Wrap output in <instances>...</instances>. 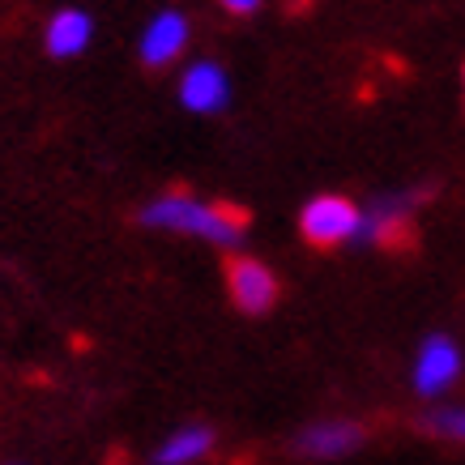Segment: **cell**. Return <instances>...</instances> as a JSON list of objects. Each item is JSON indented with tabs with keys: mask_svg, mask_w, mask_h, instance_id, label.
Segmentation results:
<instances>
[{
	"mask_svg": "<svg viewBox=\"0 0 465 465\" xmlns=\"http://www.w3.org/2000/svg\"><path fill=\"white\" fill-rule=\"evenodd\" d=\"M457 371H461L457 341L444 338V333H431V338L423 341V351H419V363H414V389L423 397H436L457 381Z\"/></svg>",
	"mask_w": 465,
	"mask_h": 465,
	"instance_id": "5b68a950",
	"label": "cell"
},
{
	"mask_svg": "<svg viewBox=\"0 0 465 465\" xmlns=\"http://www.w3.org/2000/svg\"><path fill=\"white\" fill-rule=\"evenodd\" d=\"M363 444V427L359 423H312L295 436V452L299 457H312V461H333V457H346Z\"/></svg>",
	"mask_w": 465,
	"mask_h": 465,
	"instance_id": "8992f818",
	"label": "cell"
},
{
	"mask_svg": "<svg viewBox=\"0 0 465 465\" xmlns=\"http://www.w3.org/2000/svg\"><path fill=\"white\" fill-rule=\"evenodd\" d=\"M180 99L188 112H223L226 99H231V85H226V73L218 64H193L180 82Z\"/></svg>",
	"mask_w": 465,
	"mask_h": 465,
	"instance_id": "52a82bcc",
	"label": "cell"
},
{
	"mask_svg": "<svg viewBox=\"0 0 465 465\" xmlns=\"http://www.w3.org/2000/svg\"><path fill=\"white\" fill-rule=\"evenodd\" d=\"M85 43H90V17L85 14L64 9V14L52 17V26H47V52L52 56H77Z\"/></svg>",
	"mask_w": 465,
	"mask_h": 465,
	"instance_id": "9c48e42d",
	"label": "cell"
},
{
	"mask_svg": "<svg viewBox=\"0 0 465 465\" xmlns=\"http://www.w3.org/2000/svg\"><path fill=\"white\" fill-rule=\"evenodd\" d=\"M226 286H231V299H235V308L243 316H265L278 303V278L252 256H231L226 261Z\"/></svg>",
	"mask_w": 465,
	"mask_h": 465,
	"instance_id": "277c9868",
	"label": "cell"
},
{
	"mask_svg": "<svg viewBox=\"0 0 465 465\" xmlns=\"http://www.w3.org/2000/svg\"><path fill=\"white\" fill-rule=\"evenodd\" d=\"M142 223L163 226V231H183V235H201V240L231 248V243H240L243 231H248V210L231 205V201L205 205V201H193V197H183V193H167V197H158L145 205Z\"/></svg>",
	"mask_w": 465,
	"mask_h": 465,
	"instance_id": "6da1fadb",
	"label": "cell"
},
{
	"mask_svg": "<svg viewBox=\"0 0 465 465\" xmlns=\"http://www.w3.org/2000/svg\"><path fill=\"white\" fill-rule=\"evenodd\" d=\"M223 9H231V14H256L261 0H223Z\"/></svg>",
	"mask_w": 465,
	"mask_h": 465,
	"instance_id": "7c38bea8",
	"label": "cell"
},
{
	"mask_svg": "<svg viewBox=\"0 0 465 465\" xmlns=\"http://www.w3.org/2000/svg\"><path fill=\"white\" fill-rule=\"evenodd\" d=\"M210 449H213L210 427H183V431H175V436L154 452V465H188V461H197L201 452H210Z\"/></svg>",
	"mask_w": 465,
	"mask_h": 465,
	"instance_id": "30bf717a",
	"label": "cell"
},
{
	"mask_svg": "<svg viewBox=\"0 0 465 465\" xmlns=\"http://www.w3.org/2000/svg\"><path fill=\"white\" fill-rule=\"evenodd\" d=\"M431 197V188H419V193H393V197H376L359 213V231L354 240L376 243L384 252H410L414 248V226H410V213L419 201Z\"/></svg>",
	"mask_w": 465,
	"mask_h": 465,
	"instance_id": "7a4b0ae2",
	"label": "cell"
},
{
	"mask_svg": "<svg viewBox=\"0 0 465 465\" xmlns=\"http://www.w3.org/2000/svg\"><path fill=\"white\" fill-rule=\"evenodd\" d=\"M299 226H303V240H308L312 248L329 252V248L354 240V231H359V210H354L346 197H316L312 205H303Z\"/></svg>",
	"mask_w": 465,
	"mask_h": 465,
	"instance_id": "3957f363",
	"label": "cell"
},
{
	"mask_svg": "<svg viewBox=\"0 0 465 465\" xmlns=\"http://www.w3.org/2000/svg\"><path fill=\"white\" fill-rule=\"evenodd\" d=\"M427 436L436 440H457L465 444V406H440L431 414H423V423H419Z\"/></svg>",
	"mask_w": 465,
	"mask_h": 465,
	"instance_id": "8fae6325",
	"label": "cell"
},
{
	"mask_svg": "<svg viewBox=\"0 0 465 465\" xmlns=\"http://www.w3.org/2000/svg\"><path fill=\"white\" fill-rule=\"evenodd\" d=\"M461 77H465V73H461Z\"/></svg>",
	"mask_w": 465,
	"mask_h": 465,
	"instance_id": "4fadbf2b",
	"label": "cell"
},
{
	"mask_svg": "<svg viewBox=\"0 0 465 465\" xmlns=\"http://www.w3.org/2000/svg\"><path fill=\"white\" fill-rule=\"evenodd\" d=\"M183 43H188V22L180 14H158L142 35V60L150 69H163L183 52Z\"/></svg>",
	"mask_w": 465,
	"mask_h": 465,
	"instance_id": "ba28073f",
	"label": "cell"
}]
</instances>
